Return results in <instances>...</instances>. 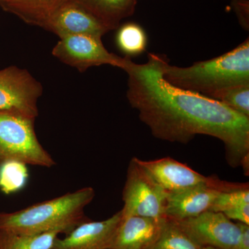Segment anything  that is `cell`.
Returning a JSON list of instances; mask_svg holds the SVG:
<instances>
[{"label":"cell","instance_id":"16","mask_svg":"<svg viewBox=\"0 0 249 249\" xmlns=\"http://www.w3.org/2000/svg\"><path fill=\"white\" fill-rule=\"evenodd\" d=\"M116 47L125 57L138 56L146 51L148 38L143 28L129 22L119 27L115 36Z\"/></svg>","mask_w":249,"mask_h":249},{"label":"cell","instance_id":"14","mask_svg":"<svg viewBox=\"0 0 249 249\" xmlns=\"http://www.w3.org/2000/svg\"><path fill=\"white\" fill-rule=\"evenodd\" d=\"M68 0H4L0 6L27 24L46 29L53 14Z\"/></svg>","mask_w":249,"mask_h":249},{"label":"cell","instance_id":"21","mask_svg":"<svg viewBox=\"0 0 249 249\" xmlns=\"http://www.w3.org/2000/svg\"><path fill=\"white\" fill-rule=\"evenodd\" d=\"M245 204H249V186L219 193L209 211L224 213Z\"/></svg>","mask_w":249,"mask_h":249},{"label":"cell","instance_id":"25","mask_svg":"<svg viewBox=\"0 0 249 249\" xmlns=\"http://www.w3.org/2000/svg\"><path fill=\"white\" fill-rule=\"evenodd\" d=\"M4 1V0H0V1Z\"/></svg>","mask_w":249,"mask_h":249},{"label":"cell","instance_id":"13","mask_svg":"<svg viewBox=\"0 0 249 249\" xmlns=\"http://www.w3.org/2000/svg\"><path fill=\"white\" fill-rule=\"evenodd\" d=\"M166 219L142 216L122 217L110 249H150L161 233Z\"/></svg>","mask_w":249,"mask_h":249},{"label":"cell","instance_id":"24","mask_svg":"<svg viewBox=\"0 0 249 249\" xmlns=\"http://www.w3.org/2000/svg\"><path fill=\"white\" fill-rule=\"evenodd\" d=\"M200 249H219L213 248V247H201Z\"/></svg>","mask_w":249,"mask_h":249},{"label":"cell","instance_id":"8","mask_svg":"<svg viewBox=\"0 0 249 249\" xmlns=\"http://www.w3.org/2000/svg\"><path fill=\"white\" fill-rule=\"evenodd\" d=\"M42 87L27 70L11 66L0 71V111L36 119Z\"/></svg>","mask_w":249,"mask_h":249},{"label":"cell","instance_id":"22","mask_svg":"<svg viewBox=\"0 0 249 249\" xmlns=\"http://www.w3.org/2000/svg\"><path fill=\"white\" fill-rule=\"evenodd\" d=\"M229 219L249 225V204L242 205L223 213Z\"/></svg>","mask_w":249,"mask_h":249},{"label":"cell","instance_id":"5","mask_svg":"<svg viewBox=\"0 0 249 249\" xmlns=\"http://www.w3.org/2000/svg\"><path fill=\"white\" fill-rule=\"evenodd\" d=\"M168 195L139 164L137 157L129 161L123 190V218L142 216L165 219Z\"/></svg>","mask_w":249,"mask_h":249},{"label":"cell","instance_id":"20","mask_svg":"<svg viewBox=\"0 0 249 249\" xmlns=\"http://www.w3.org/2000/svg\"><path fill=\"white\" fill-rule=\"evenodd\" d=\"M232 110L249 118V84L236 85L214 93L210 97Z\"/></svg>","mask_w":249,"mask_h":249},{"label":"cell","instance_id":"23","mask_svg":"<svg viewBox=\"0 0 249 249\" xmlns=\"http://www.w3.org/2000/svg\"><path fill=\"white\" fill-rule=\"evenodd\" d=\"M237 224L240 230L238 249H249V225L242 222Z\"/></svg>","mask_w":249,"mask_h":249},{"label":"cell","instance_id":"4","mask_svg":"<svg viewBox=\"0 0 249 249\" xmlns=\"http://www.w3.org/2000/svg\"><path fill=\"white\" fill-rule=\"evenodd\" d=\"M35 121L18 113L0 111V163L16 160L45 168L55 165L37 139Z\"/></svg>","mask_w":249,"mask_h":249},{"label":"cell","instance_id":"10","mask_svg":"<svg viewBox=\"0 0 249 249\" xmlns=\"http://www.w3.org/2000/svg\"><path fill=\"white\" fill-rule=\"evenodd\" d=\"M139 164L168 196L201 185L215 184L217 178L206 177L170 157L151 160L137 158Z\"/></svg>","mask_w":249,"mask_h":249},{"label":"cell","instance_id":"12","mask_svg":"<svg viewBox=\"0 0 249 249\" xmlns=\"http://www.w3.org/2000/svg\"><path fill=\"white\" fill-rule=\"evenodd\" d=\"M45 29L60 38L78 34L102 37L109 31L88 11L70 0L53 14Z\"/></svg>","mask_w":249,"mask_h":249},{"label":"cell","instance_id":"17","mask_svg":"<svg viewBox=\"0 0 249 249\" xmlns=\"http://www.w3.org/2000/svg\"><path fill=\"white\" fill-rule=\"evenodd\" d=\"M60 232L24 235L0 229V249H50Z\"/></svg>","mask_w":249,"mask_h":249},{"label":"cell","instance_id":"7","mask_svg":"<svg viewBox=\"0 0 249 249\" xmlns=\"http://www.w3.org/2000/svg\"><path fill=\"white\" fill-rule=\"evenodd\" d=\"M173 221L200 247L238 249L240 228L222 213L208 211L196 217Z\"/></svg>","mask_w":249,"mask_h":249},{"label":"cell","instance_id":"18","mask_svg":"<svg viewBox=\"0 0 249 249\" xmlns=\"http://www.w3.org/2000/svg\"><path fill=\"white\" fill-rule=\"evenodd\" d=\"M27 165L16 160L0 163V190L6 195L22 190L27 182Z\"/></svg>","mask_w":249,"mask_h":249},{"label":"cell","instance_id":"19","mask_svg":"<svg viewBox=\"0 0 249 249\" xmlns=\"http://www.w3.org/2000/svg\"><path fill=\"white\" fill-rule=\"evenodd\" d=\"M179 229L176 223L167 218L161 233L149 249H200Z\"/></svg>","mask_w":249,"mask_h":249},{"label":"cell","instance_id":"2","mask_svg":"<svg viewBox=\"0 0 249 249\" xmlns=\"http://www.w3.org/2000/svg\"><path fill=\"white\" fill-rule=\"evenodd\" d=\"M94 196V189L85 187L16 212L0 213V229L24 235L52 231L68 234L89 221L85 209Z\"/></svg>","mask_w":249,"mask_h":249},{"label":"cell","instance_id":"9","mask_svg":"<svg viewBox=\"0 0 249 249\" xmlns=\"http://www.w3.org/2000/svg\"><path fill=\"white\" fill-rule=\"evenodd\" d=\"M249 186L248 183H231L221 180L215 184L201 185L167 196L165 217L173 220L195 217L209 211L222 192Z\"/></svg>","mask_w":249,"mask_h":249},{"label":"cell","instance_id":"15","mask_svg":"<svg viewBox=\"0 0 249 249\" xmlns=\"http://www.w3.org/2000/svg\"><path fill=\"white\" fill-rule=\"evenodd\" d=\"M88 11L110 31L135 11L137 0H70Z\"/></svg>","mask_w":249,"mask_h":249},{"label":"cell","instance_id":"6","mask_svg":"<svg viewBox=\"0 0 249 249\" xmlns=\"http://www.w3.org/2000/svg\"><path fill=\"white\" fill-rule=\"evenodd\" d=\"M102 37L78 34L60 38L52 54L60 61L84 72L90 67L109 65L123 69L126 57L122 58L108 52Z\"/></svg>","mask_w":249,"mask_h":249},{"label":"cell","instance_id":"1","mask_svg":"<svg viewBox=\"0 0 249 249\" xmlns=\"http://www.w3.org/2000/svg\"><path fill=\"white\" fill-rule=\"evenodd\" d=\"M166 57L148 53L147 62L134 63L126 57L122 70L128 76L127 97L139 119L156 138L186 144L199 134L222 141L232 167L249 172V118L224 104L177 88L165 80Z\"/></svg>","mask_w":249,"mask_h":249},{"label":"cell","instance_id":"3","mask_svg":"<svg viewBox=\"0 0 249 249\" xmlns=\"http://www.w3.org/2000/svg\"><path fill=\"white\" fill-rule=\"evenodd\" d=\"M162 69L170 84L210 97L231 87L249 84V40L222 55L190 67L170 65L165 58Z\"/></svg>","mask_w":249,"mask_h":249},{"label":"cell","instance_id":"11","mask_svg":"<svg viewBox=\"0 0 249 249\" xmlns=\"http://www.w3.org/2000/svg\"><path fill=\"white\" fill-rule=\"evenodd\" d=\"M122 217L120 211L106 220L83 223L65 238L57 237L50 249H110Z\"/></svg>","mask_w":249,"mask_h":249}]
</instances>
